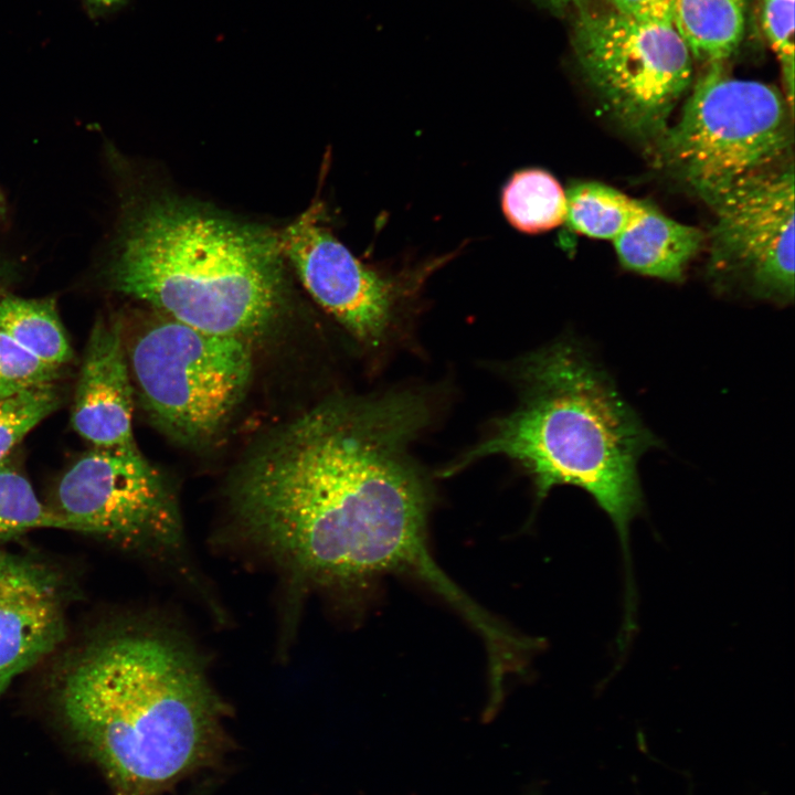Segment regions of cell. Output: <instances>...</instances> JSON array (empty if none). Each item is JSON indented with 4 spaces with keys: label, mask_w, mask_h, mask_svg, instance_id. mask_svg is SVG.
<instances>
[{
    "label": "cell",
    "mask_w": 795,
    "mask_h": 795,
    "mask_svg": "<svg viewBox=\"0 0 795 795\" xmlns=\"http://www.w3.org/2000/svg\"><path fill=\"white\" fill-rule=\"evenodd\" d=\"M57 404L51 384L0 398V463Z\"/></svg>",
    "instance_id": "obj_19"
},
{
    "label": "cell",
    "mask_w": 795,
    "mask_h": 795,
    "mask_svg": "<svg viewBox=\"0 0 795 795\" xmlns=\"http://www.w3.org/2000/svg\"><path fill=\"white\" fill-rule=\"evenodd\" d=\"M280 246L312 298L357 340L378 347L403 295L401 283L360 262L309 210L282 233Z\"/></svg>",
    "instance_id": "obj_10"
},
{
    "label": "cell",
    "mask_w": 795,
    "mask_h": 795,
    "mask_svg": "<svg viewBox=\"0 0 795 795\" xmlns=\"http://www.w3.org/2000/svg\"><path fill=\"white\" fill-rule=\"evenodd\" d=\"M38 528L73 530L63 515L39 500L29 480L8 459L0 463V541Z\"/></svg>",
    "instance_id": "obj_18"
},
{
    "label": "cell",
    "mask_w": 795,
    "mask_h": 795,
    "mask_svg": "<svg viewBox=\"0 0 795 795\" xmlns=\"http://www.w3.org/2000/svg\"><path fill=\"white\" fill-rule=\"evenodd\" d=\"M63 636L62 591L53 573L0 552V696Z\"/></svg>",
    "instance_id": "obj_11"
},
{
    "label": "cell",
    "mask_w": 795,
    "mask_h": 795,
    "mask_svg": "<svg viewBox=\"0 0 795 795\" xmlns=\"http://www.w3.org/2000/svg\"><path fill=\"white\" fill-rule=\"evenodd\" d=\"M11 275V265L0 259V284Z\"/></svg>",
    "instance_id": "obj_24"
},
{
    "label": "cell",
    "mask_w": 795,
    "mask_h": 795,
    "mask_svg": "<svg viewBox=\"0 0 795 795\" xmlns=\"http://www.w3.org/2000/svg\"><path fill=\"white\" fill-rule=\"evenodd\" d=\"M97 2L104 3V4H112L117 2L118 0H96Z\"/></svg>",
    "instance_id": "obj_25"
},
{
    "label": "cell",
    "mask_w": 795,
    "mask_h": 795,
    "mask_svg": "<svg viewBox=\"0 0 795 795\" xmlns=\"http://www.w3.org/2000/svg\"><path fill=\"white\" fill-rule=\"evenodd\" d=\"M57 502L73 530L166 550L182 540L174 498L136 444L87 453L62 477Z\"/></svg>",
    "instance_id": "obj_9"
},
{
    "label": "cell",
    "mask_w": 795,
    "mask_h": 795,
    "mask_svg": "<svg viewBox=\"0 0 795 795\" xmlns=\"http://www.w3.org/2000/svg\"><path fill=\"white\" fill-rule=\"evenodd\" d=\"M565 198L564 222L571 230L589 237L611 241L642 216L646 204L594 181L572 186Z\"/></svg>",
    "instance_id": "obj_16"
},
{
    "label": "cell",
    "mask_w": 795,
    "mask_h": 795,
    "mask_svg": "<svg viewBox=\"0 0 795 795\" xmlns=\"http://www.w3.org/2000/svg\"><path fill=\"white\" fill-rule=\"evenodd\" d=\"M57 370L0 330V398L47 385Z\"/></svg>",
    "instance_id": "obj_20"
},
{
    "label": "cell",
    "mask_w": 795,
    "mask_h": 795,
    "mask_svg": "<svg viewBox=\"0 0 795 795\" xmlns=\"http://www.w3.org/2000/svg\"><path fill=\"white\" fill-rule=\"evenodd\" d=\"M517 380L521 389L517 409L447 467L446 474L501 455L528 473L538 500L556 486L586 491L617 531L630 598L629 526L644 509L638 462L660 441L575 339H562L526 356L518 364Z\"/></svg>",
    "instance_id": "obj_3"
},
{
    "label": "cell",
    "mask_w": 795,
    "mask_h": 795,
    "mask_svg": "<svg viewBox=\"0 0 795 795\" xmlns=\"http://www.w3.org/2000/svg\"><path fill=\"white\" fill-rule=\"evenodd\" d=\"M0 330L43 362L60 367L72 356L52 299H0Z\"/></svg>",
    "instance_id": "obj_17"
},
{
    "label": "cell",
    "mask_w": 795,
    "mask_h": 795,
    "mask_svg": "<svg viewBox=\"0 0 795 795\" xmlns=\"http://www.w3.org/2000/svg\"><path fill=\"white\" fill-rule=\"evenodd\" d=\"M501 208L508 222L521 232L550 231L564 222L565 191L545 170H519L502 190Z\"/></svg>",
    "instance_id": "obj_15"
},
{
    "label": "cell",
    "mask_w": 795,
    "mask_h": 795,
    "mask_svg": "<svg viewBox=\"0 0 795 795\" xmlns=\"http://www.w3.org/2000/svg\"><path fill=\"white\" fill-rule=\"evenodd\" d=\"M62 718L117 795H155L204 765L222 704L176 637L125 629L87 647L57 692Z\"/></svg>",
    "instance_id": "obj_2"
},
{
    "label": "cell",
    "mask_w": 795,
    "mask_h": 795,
    "mask_svg": "<svg viewBox=\"0 0 795 795\" xmlns=\"http://www.w3.org/2000/svg\"><path fill=\"white\" fill-rule=\"evenodd\" d=\"M619 12L642 18L672 19L674 0H600Z\"/></svg>",
    "instance_id": "obj_22"
},
{
    "label": "cell",
    "mask_w": 795,
    "mask_h": 795,
    "mask_svg": "<svg viewBox=\"0 0 795 795\" xmlns=\"http://www.w3.org/2000/svg\"><path fill=\"white\" fill-rule=\"evenodd\" d=\"M748 0H674L672 22L693 60L724 63L744 35Z\"/></svg>",
    "instance_id": "obj_14"
},
{
    "label": "cell",
    "mask_w": 795,
    "mask_h": 795,
    "mask_svg": "<svg viewBox=\"0 0 795 795\" xmlns=\"http://www.w3.org/2000/svg\"><path fill=\"white\" fill-rule=\"evenodd\" d=\"M793 114L775 87L707 64L679 119L655 144L656 159L706 200L792 162Z\"/></svg>",
    "instance_id": "obj_5"
},
{
    "label": "cell",
    "mask_w": 795,
    "mask_h": 795,
    "mask_svg": "<svg viewBox=\"0 0 795 795\" xmlns=\"http://www.w3.org/2000/svg\"><path fill=\"white\" fill-rule=\"evenodd\" d=\"M714 213L709 267L714 278L787 305L794 299L793 162L703 200Z\"/></svg>",
    "instance_id": "obj_8"
},
{
    "label": "cell",
    "mask_w": 795,
    "mask_h": 795,
    "mask_svg": "<svg viewBox=\"0 0 795 795\" xmlns=\"http://www.w3.org/2000/svg\"><path fill=\"white\" fill-rule=\"evenodd\" d=\"M132 390L120 333L96 322L78 379L72 413L74 430L97 448L134 445Z\"/></svg>",
    "instance_id": "obj_12"
},
{
    "label": "cell",
    "mask_w": 795,
    "mask_h": 795,
    "mask_svg": "<svg viewBox=\"0 0 795 795\" xmlns=\"http://www.w3.org/2000/svg\"><path fill=\"white\" fill-rule=\"evenodd\" d=\"M283 256L273 231L167 198L128 220L109 276L170 319L243 338L282 305Z\"/></svg>",
    "instance_id": "obj_4"
},
{
    "label": "cell",
    "mask_w": 795,
    "mask_h": 795,
    "mask_svg": "<svg viewBox=\"0 0 795 795\" xmlns=\"http://www.w3.org/2000/svg\"><path fill=\"white\" fill-rule=\"evenodd\" d=\"M703 242L701 230L679 223L646 203L642 216L614 239L613 245L621 265L626 269L679 282Z\"/></svg>",
    "instance_id": "obj_13"
},
{
    "label": "cell",
    "mask_w": 795,
    "mask_h": 795,
    "mask_svg": "<svg viewBox=\"0 0 795 795\" xmlns=\"http://www.w3.org/2000/svg\"><path fill=\"white\" fill-rule=\"evenodd\" d=\"M572 47L603 112L638 141L656 144L692 83L693 57L672 19L576 6Z\"/></svg>",
    "instance_id": "obj_6"
},
{
    "label": "cell",
    "mask_w": 795,
    "mask_h": 795,
    "mask_svg": "<svg viewBox=\"0 0 795 795\" xmlns=\"http://www.w3.org/2000/svg\"><path fill=\"white\" fill-rule=\"evenodd\" d=\"M130 362L152 418L184 442L214 435L243 398L252 354L242 337L220 336L173 319L146 329Z\"/></svg>",
    "instance_id": "obj_7"
},
{
    "label": "cell",
    "mask_w": 795,
    "mask_h": 795,
    "mask_svg": "<svg viewBox=\"0 0 795 795\" xmlns=\"http://www.w3.org/2000/svg\"><path fill=\"white\" fill-rule=\"evenodd\" d=\"M2 210H3V199H2V195L0 194V212Z\"/></svg>",
    "instance_id": "obj_26"
},
{
    "label": "cell",
    "mask_w": 795,
    "mask_h": 795,
    "mask_svg": "<svg viewBox=\"0 0 795 795\" xmlns=\"http://www.w3.org/2000/svg\"><path fill=\"white\" fill-rule=\"evenodd\" d=\"M544 6L549 7L550 9L560 11L566 8L576 7L581 2L585 0H539Z\"/></svg>",
    "instance_id": "obj_23"
},
{
    "label": "cell",
    "mask_w": 795,
    "mask_h": 795,
    "mask_svg": "<svg viewBox=\"0 0 795 795\" xmlns=\"http://www.w3.org/2000/svg\"><path fill=\"white\" fill-rule=\"evenodd\" d=\"M760 22L781 64L785 99L794 112V0H759Z\"/></svg>",
    "instance_id": "obj_21"
},
{
    "label": "cell",
    "mask_w": 795,
    "mask_h": 795,
    "mask_svg": "<svg viewBox=\"0 0 795 795\" xmlns=\"http://www.w3.org/2000/svg\"><path fill=\"white\" fill-rule=\"evenodd\" d=\"M427 417L411 392L319 405L247 460L233 506L245 530L298 575L343 587L411 575L480 632L490 615L428 547L430 491L406 449Z\"/></svg>",
    "instance_id": "obj_1"
}]
</instances>
